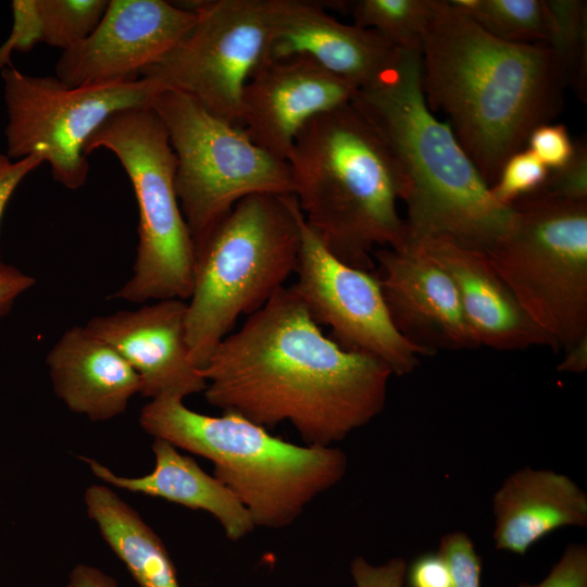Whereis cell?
I'll return each instance as SVG.
<instances>
[{
    "mask_svg": "<svg viewBox=\"0 0 587 587\" xmlns=\"http://www.w3.org/2000/svg\"><path fill=\"white\" fill-rule=\"evenodd\" d=\"M286 161L305 223L339 260L373 272L376 249L404 242V220L397 210L403 175L351 103L305 124Z\"/></svg>",
    "mask_w": 587,
    "mask_h": 587,
    "instance_id": "4",
    "label": "cell"
},
{
    "mask_svg": "<svg viewBox=\"0 0 587 587\" xmlns=\"http://www.w3.org/2000/svg\"><path fill=\"white\" fill-rule=\"evenodd\" d=\"M405 570L407 563L402 558L373 565L363 557H355L350 564L355 587H403Z\"/></svg>",
    "mask_w": 587,
    "mask_h": 587,
    "instance_id": "33",
    "label": "cell"
},
{
    "mask_svg": "<svg viewBox=\"0 0 587 587\" xmlns=\"http://www.w3.org/2000/svg\"><path fill=\"white\" fill-rule=\"evenodd\" d=\"M176 158L175 190L196 250L242 198L294 195L287 161L186 93L162 89L151 102Z\"/></svg>",
    "mask_w": 587,
    "mask_h": 587,
    "instance_id": "9",
    "label": "cell"
},
{
    "mask_svg": "<svg viewBox=\"0 0 587 587\" xmlns=\"http://www.w3.org/2000/svg\"><path fill=\"white\" fill-rule=\"evenodd\" d=\"M197 14L163 0H109L95 30L62 51L55 77L68 87L140 78L188 33Z\"/></svg>",
    "mask_w": 587,
    "mask_h": 587,
    "instance_id": "13",
    "label": "cell"
},
{
    "mask_svg": "<svg viewBox=\"0 0 587 587\" xmlns=\"http://www.w3.org/2000/svg\"><path fill=\"white\" fill-rule=\"evenodd\" d=\"M358 90L304 57L264 60L243 88L240 127L257 146L286 161L305 124L351 103Z\"/></svg>",
    "mask_w": 587,
    "mask_h": 587,
    "instance_id": "14",
    "label": "cell"
},
{
    "mask_svg": "<svg viewBox=\"0 0 587 587\" xmlns=\"http://www.w3.org/2000/svg\"><path fill=\"white\" fill-rule=\"evenodd\" d=\"M549 16L547 46L562 88L587 99V3L583 0H545Z\"/></svg>",
    "mask_w": 587,
    "mask_h": 587,
    "instance_id": "23",
    "label": "cell"
},
{
    "mask_svg": "<svg viewBox=\"0 0 587 587\" xmlns=\"http://www.w3.org/2000/svg\"><path fill=\"white\" fill-rule=\"evenodd\" d=\"M587 370V336L565 350V357L558 371L580 374Z\"/></svg>",
    "mask_w": 587,
    "mask_h": 587,
    "instance_id": "38",
    "label": "cell"
},
{
    "mask_svg": "<svg viewBox=\"0 0 587 587\" xmlns=\"http://www.w3.org/2000/svg\"><path fill=\"white\" fill-rule=\"evenodd\" d=\"M35 285V278L13 265L0 268V317L5 316L15 301Z\"/></svg>",
    "mask_w": 587,
    "mask_h": 587,
    "instance_id": "36",
    "label": "cell"
},
{
    "mask_svg": "<svg viewBox=\"0 0 587 587\" xmlns=\"http://www.w3.org/2000/svg\"><path fill=\"white\" fill-rule=\"evenodd\" d=\"M517 587H587L586 545H569L541 582L537 584L523 582Z\"/></svg>",
    "mask_w": 587,
    "mask_h": 587,
    "instance_id": "32",
    "label": "cell"
},
{
    "mask_svg": "<svg viewBox=\"0 0 587 587\" xmlns=\"http://www.w3.org/2000/svg\"><path fill=\"white\" fill-rule=\"evenodd\" d=\"M1 77L8 116L5 154L13 160L42 157L53 179L71 190L87 180L84 147L90 136L112 114L151 105L164 89L143 77L68 87L55 76L25 74L13 65L2 70Z\"/></svg>",
    "mask_w": 587,
    "mask_h": 587,
    "instance_id": "10",
    "label": "cell"
},
{
    "mask_svg": "<svg viewBox=\"0 0 587 587\" xmlns=\"http://www.w3.org/2000/svg\"><path fill=\"white\" fill-rule=\"evenodd\" d=\"M271 1V35L264 60L304 57L360 89L395 54L397 48L384 37L337 21L322 1Z\"/></svg>",
    "mask_w": 587,
    "mask_h": 587,
    "instance_id": "17",
    "label": "cell"
},
{
    "mask_svg": "<svg viewBox=\"0 0 587 587\" xmlns=\"http://www.w3.org/2000/svg\"><path fill=\"white\" fill-rule=\"evenodd\" d=\"M42 163H45V161L42 157L38 154H32L20 160H13L5 153H0V224L7 204L17 186L29 173L35 171ZM3 265L4 263L1 260L0 251V268Z\"/></svg>",
    "mask_w": 587,
    "mask_h": 587,
    "instance_id": "35",
    "label": "cell"
},
{
    "mask_svg": "<svg viewBox=\"0 0 587 587\" xmlns=\"http://www.w3.org/2000/svg\"><path fill=\"white\" fill-rule=\"evenodd\" d=\"M139 425L153 438L211 461L213 476L241 502L255 526H288L338 484L348 467L339 448L295 445L243 416L205 415L180 399L150 400Z\"/></svg>",
    "mask_w": 587,
    "mask_h": 587,
    "instance_id": "5",
    "label": "cell"
},
{
    "mask_svg": "<svg viewBox=\"0 0 587 587\" xmlns=\"http://www.w3.org/2000/svg\"><path fill=\"white\" fill-rule=\"evenodd\" d=\"M186 312V300L163 299L91 317L85 326L110 344L136 371L141 382L140 395L150 400H184L207 386L190 360Z\"/></svg>",
    "mask_w": 587,
    "mask_h": 587,
    "instance_id": "16",
    "label": "cell"
},
{
    "mask_svg": "<svg viewBox=\"0 0 587 587\" xmlns=\"http://www.w3.org/2000/svg\"><path fill=\"white\" fill-rule=\"evenodd\" d=\"M485 253L530 320L564 351L587 336V202L533 193L511 204Z\"/></svg>",
    "mask_w": 587,
    "mask_h": 587,
    "instance_id": "8",
    "label": "cell"
},
{
    "mask_svg": "<svg viewBox=\"0 0 587 587\" xmlns=\"http://www.w3.org/2000/svg\"><path fill=\"white\" fill-rule=\"evenodd\" d=\"M84 501L103 540L140 587H180L161 538L112 488L93 484Z\"/></svg>",
    "mask_w": 587,
    "mask_h": 587,
    "instance_id": "22",
    "label": "cell"
},
{
    "mask_svg": "<svg viewBox=\"0 0 587 587\" xmlns=\"http://www.w3.org/2000/svg\"><path fill=\"white\" fill-rule=\"evenodd\" d=\"M108 0H36L42 41L68 50L84 41L98 26Z\"/></svg>",
    "mask_w": 587,
    "mask_h": 587,
    "instance_id": "26",
    "label": "cell"
},
{
    "mask_svg": "<svg viewBox=\"0 0 587 587\" xmlns=\"http://www.w3.org/2000/svg\"><path fill=\"white\" fill-rule=\"evenodd\" d=\"M549 170L558 168L571 158L574 143L562 124H542L527 139V147Z\"/></svg>",
    "mask_w": 587,
    "mask_h": 587,
    "instance_id": "31",
    "label": "cell"
},
{
    "mask_svg": "<svg viewBox=\"0 0 587 587\" xmlns=\"http://www.w3.org/2000/svg\"><path fill=\"white\" fill-rule=\"evenodd\" d=\"M549 168L527 148L512 154L502 165L497 179L489 187L491 196L501 204L536 192L545 183Z\"/></svg>",
    "mask_w": 587,
    "mask_h": 587,
    "instance_id": "27",
    "label": "cell"
},
{
    "mask_svg": "<svg viewBox=\"0 0 587 587\" xmlns=\"http://www.w3.org/2000/svg\"><path fill=\"white\" fill-rule=\"evenodd\" d=\"M410 240V239H408ZM451 277L477 346L497 350L550 347V338L519 304L484 251L446 237L412 240Z\"/></svg>",
    "mask_w": 587,
    "mask_h": 587,
    "instance_id": "18",
    "label": "cell"
},
{
    "mask_svg": "<svg viewBox=\"0 0 587 587\" xmlns=\"http://www.w3.org/2000/svg\"><path fill=\"white\" fill-rule=\"evenodd\" d=\"M382 292L399 333L430 355L478 347L448 273L415 241L373 252Z\"/></svg>",
    "mask_w": 587,
    "mask_h": 587,
    "instance_id": "15",
    "label": "cell"
},
{
    "mask_svg": "<svg viewBox=\"0 0 587 587\" xmlns=\"http://www.w3.org/2000/svg\"><path fill=\"white\" fill-rule=\"evenodd\" d=\"M302 221L294 195H250L196 250L186 337L197 369L207 364L240 315L261 309L296 273Z\"/></svg>",
    "mask_w": 587,
    "mask_h": 587,
    "instance_id": "6",
    "label": "cell"
},
{
    "mask_svg": "<svg viewBox=\"0 0 587 587\" xmlns=\"http://www.w3.org/2000/svg\"><path fill=\"white\" fill-rule=\"evenodd\" d=\"M197 20L180 41L140 77L188 95L211 114L240 126L243 88L263 62L271 0H196Z\"/></svg>",
    "mask_w": 587,
    "mask_h": 587,
    "instance_id": "11",
    "label": "cell"
},
{
    "mask_svg": "<svg viewBox=\"0 0 587 587\" xmlns=\"http://www.w3.org/2000/svg\"><path fill=\"white\" fill-rule=\"evenodd\" d=\"M422 87L490 187L530 133L562 109L563 88L546 43L500 40L434 0L421 38Z\"/></svg>",
    "mask_w": 587,
    "mask_h": 587,
    "instance_id": "2",
    "label": "cell"
},
{
    "mask_svg": "<svg viewBox=\"0 0 587 587\" xmlns=\"http://www.w3.org/2000/svg\"><path fill=\"white\" fill-rule=\"evenodd\" d=\"M434 0L327 1L325 8L347 11L353 25L370 29L396 48L421 45Z\"/></svg>",
    "mask_w": 587,
    "mask_h": 587,
    "instance_id": "25",
    "label": "cell"
},
{
    "mask_svg": "<svg viewBox=\"0 0 587 587\" xmlns=\"http://www.w3.org/2000/svg\"><path fill=\"white\" fill-rule=\"evenodd\" d=\"M408 587H451V575L446 560L439 552L417 555L407 565Z\"/></svg>",
    "mask_w": 587,
    "mask_h": 587,
    "instance_id": "34",
    "label": "cell"
},
{
    "mask_svg": "<svg viewBox=\"0 0 587 587\" xmlns=\"http://www.w3.org/2000/svg\"><path fill=\"white\" fill-rule=\"evenodd\" d=\"M437 552L449 566L451 587H480L482 559L464 532L454 530L442 536Z\"/></svg>",
    "mask_w": 587,
    "mask_h": 587,
    "instance_id": "29",
    "label": "cell"
},
{
    "mask_svg": "<svg viewBox=\"0 0 587 587\" xmlns=\"http://www.w3.org/2000/svg\"><path fill=\"white\" fill-rule=\"evenodd\" d=\"M46 363L58 398L90 421L121 415L141 390L129 363L85 325L66 329L47 353Z\"/></svg>",
    "mask_w": 587,
    "mask_h": 587,
    "instance_id": "19",
    "label": "cell"
},
{
    "mask_svg": "<svg viewBox=\"0 0 587 587\" xmlns=\"http://www.w3.org/2000/svg\"><path fill=\"white\" fill-rule=\"evenodd\" d=\"M534 193L571 202H587V145L585 140L574 143L569 161L558 168L550 170L542 186Z\"/></svg>",
    "mask_w": 587,
    "mask_h": 587,
    "instance_id": "28",
    "label": "cell"
},
{
    "mask_svg": "<svg viewBox=\"0 0 587 587\" xmlns=\"http://www.w3.org/2000/svg\"><path fill=\"white\" fill-rule=\"evenodd\" d=\"M449 3L491 36L513 43H547L545 0H450Z\"/></svg>",
    "mask_w": 587,
    "mask_h": 587,
    "instance_id": "24",
    "label": "cell"
},
{
    "mask_svg": "<svg viewBox=\"0 0 587 587\" xmlns=\"http://www.w3.org/2000/svg\"><path fill=\"white\" fill-rule=\"evenodd\" d=\"M498 550L524 555L562 527L587 525V494L567 475L524 467L508 476L492 497Z\"/></svg>",
    "mask_w": 587,
    "mask_h": 587,
    "instance_id": "20",
    "label": "cell"
},
{
    "mask_svg": "<svg viewBox=\"0 0 587 587\" xmlns=\"http://www.w3.org/2000/svg\"><path fill=\"white\" fill-rule=\"evenodd\" d=\"M351 104L383 138L401 170L405 239L446 237L486 252L508 233L513 208L491 196L448 122L437 120L426 103L421 45L397 48Z\"/></svg>",
    "mask_w": 587,
    "mask_h": 587,
    "instance_id": "3",
    "label": "cell"
},
{
    "mask_svg": "<svg viewBox=\"0 0 587 587\" xmlns=\"http://www.w3.org/2000/svg\"><path fill=\"white\" fill-rule=\"evenodd\" d=\"M100 148L118 159L133 185L139 212L133 273L110 299L187 301L193 285L196 248L176 195V158L161 118L151 105L118 111L90 136L84 154Z\"/></svg>",
    "mask_w": 587,
    "mask_h": 587,
    "instance_id": "7",
    "label": "cell"
},
{
    "mask_svg": "<svg viewBox=\"0 0 587 587\" xmlns=\"http://www.w3.org/2000/svg\"><path fill=\"white\" fill-rule=\"evenodd\" d=\"M151 448L154 469L139 477L117 475L95 459L82 457V460L107 485L209 512L230 540L242 539L254 529L249 512L235 495L217 478L207 474L192 458L159 438H154Z\"/></svg>",
    "mask_w": 587,
    "mask_h": 587,
    "instance_id": "21",
    "label": "cell"
},
{
    "mask_svg": "<svg viewBox=\"0 0 587 587\" xmlns=\"http://www.w3.org/2000/svg\"><path fill=\"white\" fill-rule=\"evenodd\" d=\"M205 400L271 429L290 423L328 447L383 410L391 371L325 336L291 286L228 334L199 370Z\"/></svg>",
    "mask_w": 587,
    "mask_h": 587,
    "instance_id": "1",
    "label": "cell"
},
{
    "mask_svg": "<svg viewBox=\"0 0 587 587\" xmlns=\"http://www.w3.org/2000/svg\"><path fill=\"white\" fill-rule=\"evenodd\" d=\"M66 587H118L116 580L100 569L77 564L72 570Z\"/></svg>",
    "mask_w": 587,
    "mask_h": 587,
    "instance_id": "37",
    "label": "cell"
},
{
    "mask_svg": "<svg viewBox=\"0 0 587 587\" xmlns=\"http://www.w3.org/2000/svg\"><path fill=\"white\" fill-rule=\"evenodd\" d=\"M296 273L292 287L314 321L330 327L332 339L342 348L377 359L397 376L412 373L420 357L430 355L396 328L375 271L335 257L304 217Z\"/></svg>",
    "mask_w": 587,
    "mask_h": 587,
    "instance_id": "12",
    "label": "cell"
},
{
    "mask_svg": "<svg viewBox=\"0 0 587 587\" xmlns=\"http://www.w3.org/2000/svg\"><path fill=\"white\" fill-rule=\"evenodd\" d=\"M13 23L10 35L0 46L1 71L11 64L13 52H28L42 41L36 0H13L11 2Z\"/></svg>",
    "mask_w": 587,
    "mask_h": 587,
    "instance_id": "30",
    "label": "cell"
}]
</instances>
